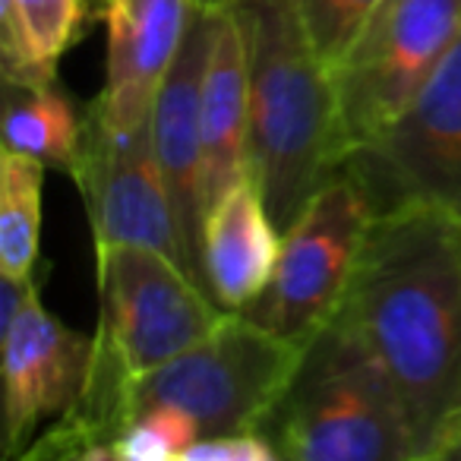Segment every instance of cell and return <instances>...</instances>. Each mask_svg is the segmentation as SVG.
Masks as SVG:
<instances>
[{"label":"cell","instance_id":"cell-1","mask_svg":"<svg viewBox=\"0 0 461 461\" xmlns=\"http://www.w3.org/2000/svg\"><path fill=\"white\" fill-rule=\"evenodd\" d=\"M341 313L395 383L427 461L461 411V218L429 205L376 212Z\"/></svg>","mask_w":461,"mask_h":461},{"label":"cell","instance_id":"cell-2","mask_svg":"<svg viewBox=\"0 0 461 461\" xmlns=\"http://www.w3.org/2000/svg\"><path fill=\"white\" fill-rule=\"evenodd\" d=\"M250 92V177L276 228L288 230L341 167L339 98L291 0H228Z\"/></svg>","mask_w":461,"mask_h":461},{"label":"cell","instance_id":"cell-3","mask_svg":"<svg viewBox=\"0 0 461 461\" xmlns=\"http://www.w3.org/2000/svg\"><path fill=\"white\" fill-rule=\"evenodd\" d=\"M259 433L291 461H417L402 395L341 310L301 348Z\"/></svg>","mask_w":461,"mask_h":461},{"label":"cell","instance_id":"cell-4","mask_svg":"<svg viewBox=\"0 0 461 461\" xmlns=\"http://www.w3.org/2000/svg\"><path fill=\"white\" fill-rule=\"evenodd\" d=\"M297 357L301 348L250 316L224 313L199 345L130 383V423L167 404L199 423V439L259 433Z\"/></svg>","mask_w":461,"mask_h":461},{"label":"cell","instance_id":"cell-5","mask_svg":"<svg viewBox=\"0 0 461 461\" xmlns=\"http://www.w3.org/2000/svg\"><path fill=\"white\" fill-rule=\"evenodd\" d=\"M458 32L461 0H383L373 10L332 70L341 161L411 108Z\"/></svg>","mask_w":461,"mask_h":461},{"label":"cell","instance_id":"cell-6","mask_svg":"<svg viewBox=\"0 0 461 461\" xmlns=\"http://www.w3.org/2000/svg\"><path fill=\"white\" fill-rule=\"evenodd\" d=\"M370 221V199L357 180L341 171L329 177L282 234L266 291L240 313L303 348L345 303Z\"/></svg>","mask_w":461,"mask_h":461},{"label":"cell","instance_id":"cell-7","mask_svg":"<svg viewBox=\"0 0 461 461\" xmlns=\"http://www.w3.org/2000/svg\"><path fill=\"white\" fill-rule=\"evenodd\" d=\"M98 339L133 376L167 364L205 339L224 313L171 257L142 244L98 247Z\"/></svg>","mask_w":461,"mask_h":461},{"label":"cell","instance_id":"cell-8","mask_svg":"<svg viewBox=\"0 0 461 461\" xmlns=\"http://www.w3.org/2000/svg\"><path fill=\"white\" fill-rule=\"evenodd\" d=\"M376 212L429 205L461 218V32L411 108L339 167Z\"/></svg>","mask_w":461,"mask_h":461},{"label":"cell","instance_id":"cell-9","mask_svg":"<svg viewBox=\"0 0 461 461\" xmlns=\"http://www.w3.org/2000/svg\"><path fill=\"white\" fill-rule=\"evenodd\" d=\"M70 174L86 199L95 250L108 244H142L186 269V250L149 123L133 133H114L98 102H92L83 114V142Z\"/></svg>","mask_w":461,"mask_h":461},{"label":"cell","instance_id":"cell-10","mask_svg":"<svg viewBox=\"0 0 461 461\" xmlns=\"http://www.w3.org/2000/svg\"><path fill=\"white\" fill-rule=\"evenodd\" d=\"M215 14L218 10H193L180 51L167 70L165 83H161L152 117H149L155 158H158L161 177H165L167 196L174 205V218L180 228V240L186 250V269L203 288V79L205 64H209L212 32H215Z\"/></svg>","mask_w":461,"mask_h":461},{"label":"cell","instance_id":"cell-11","mask_svg":"<svg viewBox=\"0 0 461 461\" xmlns=\"http://www.w3.org/2000/svg\"><path fill=\"white\" fill-rule=\"evenodd\" d=\"M95 335L67 329L39 301V288L4 335V455L20 458L41 420L60 417L83 392Z\"/></svg>","mask_w":461,"mask_h":461},{"label":"cell","instance_id":"cell-12","mask_svg":"<svg viewBox=\"0 0 461 461\" xmlns=\"http://www.w3.org/2000/svg\"><path fill=\"white\" fill-rule=\"evenodd\" d=\"M193 10V0H104L108 83L95 102L114 133L149 123Z\"/></svg>","mask_w":461,"mask_h":461},{"label":"cell","instance_id":"cell-13","mask_svg":"<svg viewBox=\"0 0 461 461\" xmlns=\"http://www.w3.org/2000/svg\"><path fill=\"white\" fill-rule=\"evenodd\" d=\"M282 230L276 228L253 177L230 186L209 209L203 228L205 291L218 307L240 313L266 291L276 269Z\"/></svg>","mask_w":461,"mask_h":461},{"label":"cell","instance_id":"cell-14","mask_svg":"<svg viewBox=\"0 0 461 461\" xmlns=\"http://www.w3.org/2000/svg\"><path fill=\"white\" fill-rule=\"evenodd\" d=\"M203 203L209 209L240 180L250 177V92L238 20L215 14L209 64L203 79Z\"/></svg>","mask_w":461,"mask_h":461},{"label":"cell","instance_id":"cell-15","mask_svg":"<svg viewBox=\"0 0 461 461\" xmlns=\"http://www.w3.org/2000/svg\"><path fill=\"white\" fill-rule=\"evenodd\" d=\"M10 89L7 117H4V149L41 161L45 167L73 171L83 142V114L58 89Z\"/></svg>","mask_w":461,"mask_h":461},{"label":"cell","instance_id":"cell-16","mask_svg":"<svg viewBox=\"0 0 461 461\" xmlns=\"http://www.w3.org/2000/svg\"><path fill=\"white\" fill-rule=\"evenodd\" d=\"M41 180L45 165L29 155L0 158V272L32 276L41 234Z\"/></svg>","mask_w":461,"mask_h":461},{"label":"cell","instance_id":"cell-17","mask_svg":"<svg viewBox=\"0 0 461 461\" xmlns=\"http://www.w3.org/2000/svg\"><path fill=\"white\" fill-rule=\"evenodd\" d=\"M199 442V423L186 411L158 408L140 414L111 446L114 461H184Z\"/></svg>","mask_w":461,"mask_h":461},{"label":"cell","instance_id":"cell-18","mask_svg":"<svg viewBox=\"0 0 461 461\" xmlns=\"http://www.w3.org/2000/svg\"><path fill=\"white\" fill-rule=\"evenodd\" d=\"M379 4L383 0H291L316 58L329 67V73L345 60Z\"/></svg>","mask_w":461,"mask_h":461},{"label":"cell","instance_id":"cell-19","mask_svg":"<svg viewBox=\"0 0 461 461\" xmlns=\"http://www.w3.org/2000/svg\"><path fill=\"white\" fill-rule=\"evenodd\" d=\"M10 4L41 58L58 67V58L79 32L83 0H10Z\"/></svg>","mask_w":461,"mask_h":461},{"label":"cell","instance_id":"cell-20","mask_svg":"<svg viewBox=\"0 0 461 461\" xmlns=\"http://www.w3.org/2000/svg\"><path fill=\"white\" fill-rule=\"evenodd\" d=\"M272 458H278V455L263 433L199 439L196 446L184 455V461H272Z\"/></svg>","mask_w":461,"mask_h":461},{"label":"cell","instance_id":"cell-21","mask_svg":"<svg viewBox=\"0 0 461 461\" xmlns=\"http://www.w3.org/2000/svg\"><path fill=\"white\" fill-rule=\"evenodd\" d=\"M39 288V282H35L32 276H0V339L10 332V326H14V320L20 316V310L26 307L29 294Z\"/></svg>","mask_w":461,"mask_h":461},{"label":"cell","instance_id":"cell-22","mask_svg":"<svg viewBox=\"0 0 461 461\" xmlns=\"http://www.w3.org/2000/svg\"><path fill=\"white\" fill-rule=\"evenodd\" d=\"M427 461H461V411L455 417H448L446 427L436 433Z\"/></svg>","mask_w":461,"mask_h":461},{"label":"cell","instance_id":"cell-23","mask_svg":"<svg viewBox=\"0 0 461 461\" xmlns=\"http://www.w3.org/2000/svg\"><path fill=\"white\" fill-rule=\"evenodd\" d=\"M196 7H203V10H224L228 7V0H193Z\"/></svg>","mask_w":461,"mask_h":461}]
</instances>
